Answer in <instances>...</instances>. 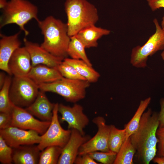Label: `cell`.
<instances>
[{"instance_id": "cell-29", "label": "cell", "mask_w": 164, "mask_h": 164, "mask_svg": "<svg viewBox=\"0 0 164 164\" xmlns=\"http://www.w3.org/2000/svg\"><path fill=\"white\" fill-rule=\"evenodd\" d=\"M94 160L104 164H113L116 158L117 153L108 152L95 151L88 153Z\"/></svg>"}, {"instance_id": "cell-12", "label": "cell", "mask_w": 164, "mask_h": 164, "mask_svg": "<svg viewBox=\"0 0 164 164\" xmlns=\"http://www.w3.org/2000/svg\"><path fill=\"white\" fill-rule=\"evenodd\" d=\"M58 111L61 115L60 121L67 122L68 129H77L84 135V129L89 124V120L81 105L75 103L70 107L58 104Z\"/></svg>"}, {"instance_id": "cell-3", "label": "cell", "mask_w": 164, "mask_h": 164, "mask_svg": "<svg viewBox=\"0 0 164 164\" xmlns=\"http://www.w3.org/2000/svg\"><path fill=\"white\" fill-rule=\"evenodd\" d=\"M2 10L0 28L8 24H15L19 26L26 36L29 32L25 29V25L32 19L37 22L39 20L37 16V7L27 0H10Z\"/></svg>"}, {"instance_id": "cell-34", "label": "cell", "mask_w": 164, "mask_h": 164, "mask_svg": "<svg viewBox=\"0 0 164 164\" xmlns=\"http://www.w3.org/2000/svg\"><path fill=\"white\" fill-rule=\"evenodd\" d=\"M75 164H99L92 159L88 154L78 155L74 162Z\"/></svg>"}, {"instance_id": "cell-33", "label": "cell", "mask_w": 164, "mask_h": 164, "mask_svg": "<svg viewBox=\"0 0 164 164\" xmlns=\"http://www.w3.org/2000/svg\"><path fill=\"white\" fill-rule=\"evenodd\" d=\"M12 120V113L0 112V129H4L11 126Z\"/></svg>"}, {"instance_id": "cell-13", "label": "cell", "mask_w": 164, "mask_h": 164, "mask_svg": "<svg viewBox=\"0 0 164 164\" xmlns=\"http://www.w3.org/2000/svg\"><path fill=\"white\" fill-rule=\"evenodd\" d=\"M25 47L28 52L32 67L44 64L52 67H57L63 60L56 57L44 49L38 44L23 39Z\"/></svg>"}, {"instance_id": "cell-22", "label": "cell", "mask_w": 164, "mask_h": 164, "mask_svg": "<svg viewBox=\"0 0 164 164\" xmlns=\"http://www.w3.org/2000/svg\"><path fill=\"white\" fill-rule=\"evenodd\" d=\"M85 47L75 35L70 37V40L67 49V54L71 58L81 60L92 66L86 54Z\"/></svg>"}, {"instance_id": "cell-20", "label": "cell", "mask_w": 164, "mask_h": 164, "mask_svg": "<svg viewBox=\"0 0 164 164\" xmlns=\"http://www.w3.org/2000/svg\"><path fill=\"white\" fill-rule=\"evenodd\" d=\"M110 32L109 30L94 25L84 28L75 35L86 48H89L97 47L98 39L103 36L109 35Z\"/></svg>"}, {"instance_id": "cell-10", "label": "cell", "mask_w": 164, "mask_h": 164, "mask_svg": "<svg viewBox=\"0 0 164 164\" xmlns=\"http://www.w3.org/2000/svg\"><path fill=\"white\" fill-rule=\"evenodd\" d=\"M11 126L28 130H32L41 135L49 127L51 121H41L36 119L25 109L13 105Z\"/></svg>"}, {"instance_id": "cell-8", "label": "cell", "mask_w": 164, "mask_h": 164, "mask_svg": "<svg viewBox=\"0 0 164 164\" xmlns=\"http://www.w3.org/2000/svg\"><path fill=\"white\" fill-rule=\"evenodd\" d=\"M58 104H55L50 124L46 132L41 136L40 141L37 145L41 151L50 146L63 148L70 138L71 129L65 130L60 124L58 115Z\"/></svg>"}, {"instance_id": "cell-6", "label": "cell", "mask_w": 164, "mask_h": 164, "mask_svg": "<svg viewBox=\"0 0 164 164\" xmlns=\"http://www.w3.org/2000/svg\"><path fill=\"white\" fill-rule=\"evenodd\" d=\"M155 31L142 46H137L132 51L130 63L137 68H144L147 65V61L151 56L159 50H164V32L156 18L153 20Z\"/></svg>"}, {"instance_id": "cell-30", "label": "cell", "mask_w": 164, "mask_h": 164, "mask_svg": "<svg viewBox=\"0 0 164 164\" xmlns=\"http://www.w3.org/2000/svg\"><path fill=\"white\" fill-rule=\"evenodd\" d=\"M12 148L0 136V162L3 164H11L12 162Z\"/></svg>"}, {"instance_id": "cell-35", "label": "cell", "mask_w": 164, "mask_h": 164, "mask_svg": "<svg viewBox=\"0 0 164 164\" xmlns=\"http://www.w3.org/2000/svg\"><path fill=\"white\" fill-rule=\"evenodd\" d=\"M148 4L152 12L164 8V0H147Z\"/></svg>"}, {"instance_id": "cell-18", "label": "cell", "mask_w": 164, "mask_h": 164, "mask_svg": "<svg viewBox=\"0 0 164 164\" xmlns=\"http://www.w3.org/2000/svg\"><path fill=\"white\" fill-rule=\"evenodd\" d=\"M27 76L38 85L52 83L63 77L57 67L41 64L32 67Z\"/></svg>"}, {"instance_id": "cell-25", "label": "cell", "mask_w": 164, "mask_h": 164, "mask_svg": "<svg viewBox=\"0 0 164 164\" xmlns=\"http://www.w3.org/2000/svg\"><path fill=\"white\" fill-rule=\"evenodd\" d=\"M126 138V131L125 128L120 129L114 125H111L108 145L110 150L118 152Z\"/></svg>"}, {"instance_id": "cell-28", "label": "cell", "mask_w": 164, "mask_h": 164, "mask_svg": "<svg viewBox=\"0 0 164 164\" xmlns=\"http://www.w3.org/2000/svg\"><path fill=\"white\" fill-rule=\"evenodd\" d=\"M62 76L65 78L75 80H86L72 66L63 60L57 67Z\"/></svg>"}, {"instance_id": "cell-11", "label": "cell", "mask_w": 164, "mask_h": 164, "mask_svg": "<svg viewBox=\"0 0 164 164\" xmlns=\"http://www.w3.org/2000/svg\"><path fill=\"white\" fill-rule=\"evenodd\" d=\"M0 136L12 148L21 145L38 144L41 140V136L36 132L12 126L0 129Z\"/></svg>"}, {"instance_id": "cell-24", "label": "cell", "mask_w": 164, "mask_h": 164, "mask_svg": "<svg viewBox=\"0 0 164 164\" xmlns=\"http://www.w3.org/2000/svg\"><path fill=\"white\" fill-rule=\"evenodd\" d=\"M136 150L132 145L130 137L125 139L117 154L113 164H133Z\"/></svg>"}, {"instance_id": "cell-19", "label": "cell", "mask_w": 164, "mask_h": 164, "mask_svg": "<svg viewBox=\"0 0 164 164\" xmlns=\"http://www.w3.org/2000/svg\"><path fill=\"white\" fill-rule=\"evenodd\" d=\"M13 162L15 164H39L41 151L34 144L12 148Z\"/></svg>"}, {"instance_id": "cell-5", "label": "cell", "mask_w": 164, "mask_h": 164, "mask_svg": "<svg viewBox=\"0 0 164 164\" xmlns=\"http://www.w3.org/2000/svg\"><path fill=\"white\" fill-rule=\"evenodd\" d=\"M90 83L87 80H75L63 77L53 82L39 85L40 90L56 93L67 101L76 103L83 99Z\"/></svg>"}, {"instance_id": "cell-26", "label": "cell", "mask_w": 164, "mask_h": 164, "mask_svg": "<svg viewBox=\"0 0 164 164\" xmlns=\"http://www.w3.org/2000/svg\"><path fill=\"white\" fill-rule=\"evenodd\" d=\"M12 79L10 75L6 76L5 83L0 89V112L12 113L13 104L10 100L9 92Z\"/></svg>"}, {"instance_id": "cell-7", "label": "cell", "mask_w": 164, "mask_h": 164, "mask_svg": "<svg viewBox=\"0 0 164 164\" xmlns=\"http://www.w3.org/2000/svg\"><path fill=\"white\" fill-rule=\"evenodd\" d=\"M39 90V85L27 76H14L9 96L15 106L23 108L30 105L35 100Z\"/></svg>"}, {"instance_id": "cell-36", "label": "cell", "mask_w": 164, "mask_h": 164, "mask_svg": "<svg viewBox=\"0 0 164 164\" xmlns=\"http://www.w3.org/2000/svg\"><path fill=\"white\" fill-rule=\"evenodd\" d=\"M160 110L159 113V128L164 126V98L160 100Z\"/></svg>"}, {"instance_id": "cell-38", "label": "cell", "mask_w": 164, "mask_h": 164, "mask_svg": "<svg viewBox=\"0 0 164 164\" xmlns=\"http://www.w3.org/2000/svg\"><path fill=\"white\" fill-rule=\"evenodd\" d=\"M1 72L0 73V89H1L3 86L5 80L6 76L5 75L4 71Z\"/></svg>"}, {"instance_id": "cell-9", "label": "cell", "mask_w": 164, "mask_h": 164, "mask_svg": "<svg viewBox=\"0 0 164 164\" xmlns=\"http://www.w3.org/2000/svg\"><path fill=\"white\" fill-rule=\"evenodd\" d=\"M92 121L97 127L96 134L92 138L83 144L79 150L78 155L88 154L95 151H110L108 140L111 125L106 124V121L102 116L94 118Z\"/></svg>"}, {"instance_id": "cell-37", "label": "cell", "mask_w": 164, "mask_h": 164, "mask_svg": "<svg viewBox=\"0 0 164 164\" xmlns=\"http://www.w3.org/2000/svg\"><path fill=\"white\" fill-rule=\"evenodd\" d=\"M155 163L164 164V156L155 157L152 160Z\"/></svg>"}, {"instance_id": "cell-23", "label": "cell", "mask_w": 164, "mask_h": 164, "mask_svg": "<svg viewBox=\"0 0 164 164\" xmlns=\"http://www.w3.org/2000/svg\"><path fill=\"white\" fill-rule=\"evenodd\" d=\"M151 101L150 97L141 101L134 116L129 122L125 125L124 128L126 129V139L137 130L142 116L150 103Z\"/></svg>"}, {"instance_id": "cell-32", "label": "cell", "mask_w": 164, "mask_h": 164, "mask_svg": "<svg viewBox=\"0 0 164 164\" xmlns=\"http://www.w3.org/2000/svg\"><path fill=\"white\" fill-rule=\"evenodd\" d=\"M158 140L156 156H164V126L158 128L156 133Z\"/></svg>"}, {"instance_id": "cell-31", "label": "cell", "mask_w": 164, "mask_h": 164, "mask_svg": "<svg viewBox=\"0 0 164 164\" xmlns=\"http://www.w3.org/2000/svg\"><path fill=\"white\" fill-rule=\"evenodd\" d=\"M156 146L147 148L137 154L138 157L142 163L149 164L156 155Z\"/></svg>"}, {"instance_id": "cell-4", "label": "cell", "mask_w": 164, "mask_h": 164, "mask_svg": "<svg viewBox=\"0 0 164 164\" xmlns=\"http://www.w3.org/2000/svg\"><path fill=\"white\" fill-rule=\"evenodd\" d=\"M159 113L150 108L143 114L138 127L130 136L131 142L137 154L145 149L156 146V133L159 128Z\"/></svg>"}, {"instance_id": "cell-1", "label": "cell", "mask_w": 164, "mask_h": 164, "mask_svg": "<svg viewBox=\"0 0 164 164\" xmlns=\"http://www.w3.org/2000/svg\"><path fill=\"white\" fill-rule=\"evenodd\" d=\"M37 23L44 36L41 47L56 57L63 60L67 58L70 37L67 23L51 15Z\"/></svg>"}, {"instance_id": "cell-27", "label": "cell", "mask_w": 164, "mask_h": 164, "mask_svg": "<svg viewBox=\"0 0 164 164\" xmlns=\"http://www.w3.org/2000/svg\"><path fill=\"white\" fill-rule=\"evenodd\" d=\"M62 149L57 146H50L46 147L41 151L39 164H57Z\"/></svg>"}, {"instance_id": "cell-16", "label": "cell", "mask_w": 164, "mask_h": 164, "mask_svg": "<svg viewBox=\"0 0 164 164\" xmlns=\"http://www.w3.org/2000/svg\"><path fill=\"white\" fill-rule=\"evenodd\" d=\"M20 32L10 36L0 34V69L3 71L12 75L8 67L9 60L14 52L20 47L21 42L19 39Z\"/></svg>"}, {"instance_id": "cell-21", "label": "cell", "mask_w": 164, "mask_h": 164, "mask_svg": "<svg viewBox=\"0 0 164 164\" xmlns=\"http://www.w3.org/2000/svg\"><path fill=\"white\" fill-rule=\"evenodd\" d=\"M63 60L73 66L78 73L90 83L97 82L100 75L99 73L85 61L81 60L66 58Z\"/></svg>"}, {"instance_id": "cell-39", "label": "cell", "mask_w": 164, "mask_h": 164, "mask_svg": "<svg viewBox=\"0 0 164 164\" xmlns=\"http://www.w3.org/2000/svg\"><path fill=\"white\" fill-rule=\"evenodd\" d=\"M161 26L164 32V15H163L162 18ZM161 56L162 59L164 60V50L161 53Z\"/></svg>"}, {"instance_id": "cell-15", "label": "cell", "mask_w": 164, "mask_h": 164, "mask_svg": "<svg viewBox=\"0 0 164 164\" xmlns=\"http://www.w3.org/2000/svg\"><path fill=\"white\" fill-rule=\"evenodd\" d=\"M8 67L14 76H27L32 67L29 54L25 46L17 49L11 56Z\"/></svg>"}, {"instance_id": "cell-40", "label": "cell", "mask_w": 164, "mask_h": 164, "mask_svg": "<svg viewBox=\"0 0 164 164\" xmlns=\"http://www.w3.org/2000/svg\"><path fill=\"white\" fill-rule=\"evenodd\" d=\"M8 2L7 0H0V8L3 9L7 5Z\"/></svg>"}, {"instance_id": "cell-2", "label": "cell", "mask_w": 164, "mask_h": 164, "mask_svg": "<svg viewBox=\"0 0 164 164\" xmlns=\"http://www.w3.org/2000/svg\"><path fill=\"white\" fill-rule=\"evenodd\" d=\"M64 6L70 37L84 28L95 25L98 20L97 9L87 0H66Z\"/></svg>"}, {"instance_id": "cell-14", "label": "cell", "mask_w": 164, "mask_h": 164, "mask_svg": "<svg viewBox=\"0 0 164 164\" xmlns=\"http://www.w3.org/2000/svg\"><path fill=\"white\" fill-rule=\"evenodd\" d=\"M90 138L76 129H71L70 138L63 148L58 164H73L78 155L81 146Z\"/></svg>"}, {"instance_id": "cell-17", "label": "cell", "mask_w": 164, "mask_h": 164, "mask_svg": "<svg viewBox=\"0 0 164 164\" xmlns=\"http://www.w3.org/2000/svg\"><path fill=\"white\" fill-rule=\"evenodd\" d=\"M45 92L40 90L34 101L25 109L42 121H51L55 104L49 101Z\"/></svg>"}]
</instances>
